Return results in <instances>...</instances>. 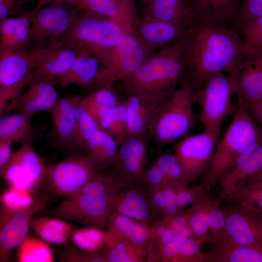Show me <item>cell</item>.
Instances as JSON below:
<instances>
[{
	"instance_id": "obj_48",
	"label": "cell",
	"mask_w": 262,
	"mask_h": 262,
	"mask_svg": "<svg viewBox=\"0 0 262 262\" xmlns=\"http://www.w3.org/2000/svg\"><path fill=\"white\" fill-rule=\"evenodd\" d=\"M117 107V118L108 133L114 137L119 146L129 137L128 117L125 99H119Z\"/></svg>"
},
{
	"instance_id": "obj_53",
	"label": "cell",
	"mask_w": 262,
	"mask_h": 262,
	"mask_svg": "<svg viewBox=\"0 0 262 262\" xmlns=\"http://www.w3.org/2000/svg\"><path fill=\"white\" fill-rule=\"evenodd\" d=\"M203 187L202 184L190 188L186 186L181 187L175 194L174 201L176 204L182 208L191 205Z\"/></svg>"
},
{
	"instance_id": "obj_5",
	"label": "cell",
	"mask_w": 262,
	"mask_h": 262,
	"mask_svg": "<svg viewBox=\"0 0 262 262\" xmlns=\"http://www.w3.org/2000/svg\"><path fill=\"white\" fill-rule=\"evenodd\" d=\"M130 28L81 10L62 41L79 55H91L104 66Z\"/></svg>"
},
{
	"instance_id": "obj_10",
	"label": "cell",
	"mask_w": 262,
	"mask_h": 262,
	"mask_svg": "<svg viewBox=\"0 0 262 262\" xmlns=\"http://www.w3.org/2000/svg\"><path fill=\"white\" fill-rule=\"evenodd\" d=\"M99 171L86 154L75 153L47 166L43 182L50 192L66 198L79 191Z\"/></svg>"
},
{
	"instance_id": "obj_43",
	"label": "cell",
	"mask_w": 262,
	"mask_h": 262,
	"mask_svg": "<svg viewBox=\"0 0 262 262\" xmlns=\"http://www.w3.org/2000/svg\"><path fill=\"white\" fill-rule=\"evenodd\" d=\"M183 186L186 185L182 182H170L161 189L149 195L150 206L157 220H159V218L164 209L174 201L177 191Z\"/></svg>"
},
{
	"instance_id": "obj_47",
	"label": "cell",
	"mask_w": 262,
	"mask_h": 262,
	"mask_svg": "<svg viewBox=\"0 0 262 262\" xmlns=\"http://www.w3.org/2000/svg\"><path fill=\"white\" fill-rule=\"evenodd\" d=\"M30 190L12 187L2 197V206L13 211H18L30 206L34 201Z\"/></svg>"
},
{
	"instance_id": "obj_12",
	"label": "cell",
	"mask_w": 262,
	"mask_h": 262,
	"mask_svg": "<svg viewBox=\"0 0 262 262\" xmlns=\"http://www.w3.org/2000/svg\"><path fill=\"white\" fill-rule=\"evenodd\" d=\"M219 136L204 131L186 136L176 145L174 153L182 167L187 186L207 169Z\"/></svg>"
},
{
	"instance_id": "obj_45",
	"label": "cell",
	"mask_w": 262,
	"mask_h": 262,
	"mask_svg": "<svg viewBox=\"0 0 262 262\" xmlns=\"http://www.w3.org/2000/svg\"><path fill=\"white\" fill-rule=\"evenodd\" d=\"M207 211L211 238L210 243H212L224 235L226 215L224 209L215 205L210 196L207 201Z\"/></svg>"
},
{
	"instance_id": "obj_58",
	"label": "cell",
	"mask_w": 262,
	"mask_h": 262,
	"mask_svg": "<svg viewBox=\"0 0 262 262\" xmlns=\"http://www.w3.org/2000/svg\"><path fill=\"white\" fill-rule=\"evenodd\" d=\"M78 0H37L36 7L44 6L48 4L59 2H66L75 4Z\"/></svg>"
},
{
	"instance_id": "obj_24",
	"label": "cell",
	"mask_w": 262,
	"mask_h": 262,
	"mask_svg": "<svg viewBox=\"0 0 262 262\" xmlns=\"http://www.w3.org/2000/svg\"><path fill=\"white\" fill-rule=\"evenodd\" d=\"M78 95L59 97L50 112L52 143L67 148L73 134L78 107L82 99Z\"/></svg>"
},
{
	"instance_id": "obj_39",
	"label": "cell",
	"mask_w": 262,
	"mask_h": 262,
	"mask_svg": "<svg viewBox=\"0 0 262 262\" xmlns=\"http://www.w3.org/2000/svg\"><path fill=\"white\" fill-rule=\"evenodd\" d=\"M17 258L20 262H52L53 253L47 242L28 236L17 247Z\"/></svg>"
},
{
	"instance_id": "obj_46",
	"label": "cell",
	"mask_w": 262,
	"mask_h": 262,
	"mask_svg": "<svg viewBox=\"0 0 262 262\" xmlns=\"http://www.w3.org/2000/svg\"><path fill=\"white\" fill-rule=\"evenodd\" d=\"M262 16V0H243L234 21L233 29L237 32L248 22Z\"/></svg>"
},
{
	"instance_id": "obj_55",
	"label": "cell",
	"mask_w": 262,
	"mask_h": 262,
	"mask_svg": "<svg viewBox=\"0 0 262 262\" xmlns=\"http://www.w3.org/2000/svg\"><path fill=\"white\" fill-rule=\"evenodd\" d=\"M118 115L117 104L112 107L100 120L98 125L100 130L107 132L115 121Z\"/></svg>"
},
{
	"instance_id": "obj_61",
	"label": "cell",
	"mask_w": 262,
	"mask_h": 262,
	"mask_svg": "<svg viewBox=\"0 0 262 262\" xmlns=\"http://www.w3.org/2000/svg\"><path fill=\"white\" fill-rule=\"evenodd\" d=\"M19 0L22 5H24L25 4H26L27 3H29L33 1H35V0L37 1V0Z\"/></svg>"
},
{
	"instance_id": "obj_51",
	"label": "cell",
	"mask_w": 262,
	"mask_h": 262,
	"mask_svg": "<svg viewBox=\"0 0 262 262\" xmlns=\"http://www.w3.org/2000/svg\"><path fill=\"white\" fill-rule=\"evenodd\" d=\"M79 249V248H78ZM61 261L68 262H107L103 250L95 254L75 248H67L60 256Z\"/></svg>"
},
{
	"instance_id": "obj_35",
	"label": "cell",
	"mask_w": 262,
	"mask_h": 262,
	"mask_svg": "<svg viewBox=\"0 0 262 262\" xmlns=\"http://www.w3.org/2000/svg\"><path fill=\"white\" fill-rule=\"evenodd\" d=\"M31 228L41 239L57 244H66L74 230L65 220L53 217H33Z\"/></svg>"
},
{
	"instance_id": "obj_8",
	"label": "cell",
	"mask_w": 262,
	"mask_h": 262,
	"mask_svg": "<svg viewBox=\"0 0 262 262\" xmlns=\"http://www.w3.org/2000/svg\"><path fill=\"white\" fill-rule=\"evenodd\" d=\"M157 49L144 42L132 29L115 47L107 63L100 66L91 85L95 90L112 87L134 73L157 53Z\"/></svg>"
},
{
	"instance_id": "obj_28",
	"label": "cell",
	"mask_w": 262,
	"mask_h": 262,
	"mask_svg": "<svg viewBox=\"0 0 262 262\" xmlns=\"http://www.w3.org/2000/svg\"><path fill=\"white\" fill-rule=\"evenodd\" d=\"M206 242H210V237H191L171 242L160 251L158 262H208L207 253L200 252Z\"/></svg>"
},
{
	"instance_id": "obj_40",
	"label": "cell",
	"mask_w": 262,
	"mask_h": 262,
	"mask_svg": "<svg viewBox=\"0 0 262 262\" xmlns=\"http://www.w3.org/2000/svg\"><path fill=\"white\" fill-rule=\"evenodd\" d=\"M75 246L86 253L95 254L106 248L105 231L94 227L74 229L70 237Z\"/></svg>"
},
{
	"instance_id": "obj_27",
	"label": "cell",
	"mask_w": 262,
	"mask_h": 262,
	"mask_svg": "<svg viewBox=\"0 0 262 262\" xmlns=\"http://www.w3.org/2000/svg\"><path fill=\"white\" fill-rule=\"evenodd\" d=\"M212 244L208 262H262V247L237 244L224 236Z\"/></svg>"
},
{
	"instance_id": "obj_60",
	"label": "cell",
	"mask_w": 262,
	"mask_h": 262,
	"mask_svg": "<svg viewBox=\"0 0 262 262\" xmlns=\"http://www.w3.org/2000/svg\"><path fill=\"white\" fill-rule=\"evenodd\" d=\"M246 184L262 185V172Z\"/></svg>"
},
{
	"instance_id": "obj_44",
	"label": "cell",
	"mask_w": 262,
	"mask_h": 262,
	"mask_svg": "<svg viewBox=\"0 0 262 262\" xmlns=\"http://www.w3.org/2000/svg\"><path fill=\"white\" fill-rule=\"evenodd\" d=\"M154 163L161 170L169 182H182L186 185L182 167L174 153L168 151L163 153Z\"/></svg>"
},
{
	"instance_id": "obj_2",
	"label": "cell",
	"mask_w": 262,
	"mask_h": 262,
	"mask_svg": "<svg viewBox=\"0 0 262 262\" xmlns=\"http://www.w3.org/2000/svg\"><path fill=\"white\" fill-rule=\"evenodd\" d=\"M123 182L114 169L100 170L79 191L46 214L103 229L114 211L115 197Z\"/></svg>"
},
{
	"instance_id": "obj_23",
	"label": "cell",
	"mask_w": 262,
	"mask_h": 262,
	"mask_svg": "<svg viewBox=\"0 0 262 262\" xmlns=\"http://www.w3.org/2000/svg\"><path fill=\"white\" fill-rule=\"evenodd\" d=\"M187 28L179 24L144 15L137 18L133 30L146 44L158 48L180 42L185 36Z\"/></svg>"
},
{
	"instance_id": "obj_62",
	"label": "cell",
	"mask_w": 262,
	"mask_h": 262,
	"mask_svg": "<svg viewBox=\"0 0 262 262\" xmlns=\"http://www.w3.org/2000/svg\"><path fill=\"white\" fill-rule=\"evenodd\" d=\"M143 2L147 3H148L152 0H141Z\"/></svg>"
},
{
	"instance_id": "obj_49",
	"label": "cell",
	"mask_w": 262,
	"mask_h": 262,
	"mask_svg": "<svg viewBox=\"0 0 262 262\" xmlns=\"http://www.w3.org/2000/svg\"><path fill=\"white\" fill-rule=\"evenodd\" d=\"M245 47L250 49L262 48V16L247 23L242 29Z\"/></svg>"
},
{
	"instance_id": "obj_25",
	"label": "cell",
	"mask_w": 262,
	"mask_h": 262,
	"mask_svg": "<svg viewBox=\"0 0 262 262\" xmlns=\"http://www.w3.org/2000/svg\"><path fill=\"white\" fill-rule=\"evenodd\" d=\"M107 223L108 228L105 230L106 248L120 241L128 240L147 250L149 226L115 211L110 215Z\"/></svg>"
},
{
	"instance_id": "obj_1",
	"label": "cell",
	"mask_w": 262,
	"mask_h": 262,
	"mask_svg": "<svg viewBox=\"0 0 262 262\" xmlns=\"http://www.w3.org/2000/svg\"><path fill=\"white\" fill-rule=\"evenodd\" d=\"M184 66L195 90L220 73H236L246 48L238 32L200 20L189 27L182 39Z\"/></svg>"
},
{
	"instance_id": "obj_37",
	"label": "cell",
	"mask_w": 262,
	"mask_h": 262,
	"mask_svg": "<svg viewBox=\"0 0 262 262\" xmlns=\"http://www.w3.org/2000/svg\"><path fill=\"white\" fill-rule=\"evenodd\" d=\"M119 101L112 87L102 88L82 98L81 103L99 124L100 120Z\"/></svg>"
},
{
	"instance_id": "obj_29",
	"label": "cell",
	"mask_w": 262,
	"mask_h": 262,
	"mask_svg": "<svg viewBox=\"0 0 262 262\" xmlns=\"http://www.w3.org/2000/svg\"><path fill=\"white\" fill-rule=\"evenodd\" d=\"M201 18L214 25L230 28L243 0H191Z\"/></svg>"
},
{
	"instance_id": "obj_3",
	"label": "cell",
	"mask_w": 262,
	"mask_h": 262,
	"mask_svg": "<svg viewBox=\"0 0 262 262\" xmlns=\"http://www.w3.org/2000/svg\"><path fill=\"white\" fill-rule=\"evenodd\" d=\"M231 122L217 142L202 184L211 190L233 168L240 156L262 139V129L238 100Z\"/></svg>"
},
{
	"instance_id": "obj_22",
	"label": "cell",
	"mask_w": 262,
	"mask_h": 262,
	"mask_svg": "<svg viewBox=\"0 0 262 262\" xmlns=\"http://www.w3.org/2000/svg\"><path fill=\"white\" fill-rule=\"evenodd\" d=\"M114 211L150 227L158 220L150 206L149 192L141 183H123L115 197Z\"/></svg>"
},
{
	"instance_id": "obj_11",
	"label": "cell",
	"mask_w": 262,
	"mask_h": 262,
	"mask_svg": "<svg viewBox=\"0 0 262 262\" xmlns=\"http://www.w3.org/2000/svg\"><path fill=\"white\" fill-rule=\"evenodd\" d=\"M34 63L27 48L0 50V115L32 80Z\"/></svg>"
},
{
	"instance_id": "obj_26",
	"label": "cell",
	"mask_w": 262,
	"mask_h": 262,
	"mask_svg": "<svg viewBox=\"0 0 262 262\" xmlns=\"http://www.w3.org/2000/svg\"><path fill=\"white\" fill-rule=\"evenodd\" d=\"M144 15L187 29L202 19L191 0H152Z\"/></svg>"
},
{
	"instance_id": "obj_19",
	"label": "cell",
	"mask_w": 262,
	"mask_h": 262,
	"mask_svg": "<svg viewBox=\"0 0 262 262\" xmlns=\"http://www.w3.org/2000/svg\"><path fill=\"white\" fill-rule=\"evenodd\" d=\"M27 49L34 63V74L52 82L64 74L79 56L62 40Z\"/></svg>"
},
{
	"instance_id": "obj_52",
	"label": "cell",
	"mask_w": 262,
	"mask_h": 262,
	"mask_svg": "<svg viewBox=\"0 0 262 262\" xmlns=\"http://www.w3.org/2000/svg\"><path fill=\"white\" fill-rule=\"evenodd\" d=\"M19 0H0V20L9 17L28 16L31 10L23 7Z\"/></svg>"
},
{
	"instance_id": "obj_41",
	"label": "cell",
	"mask_w": 262,
	"mask_h": 262,
	"mask_svg": "<svg viewBox=\"0 0 262 262\" xmlns=\"http://www.w3.org/2000/svg\"><path fill=\"white\" fill-rule=\"evenodd\" d=\"M107 262H147V250L132 242L124 240L103 250Z\"/></svg>"
},
{
	"instance_id": "obj_50",
	"label": "cell",
	"mask_w": 262,
	"mask_h": 262,
	"mask_svg": "<svg viewBox=\"0 0 262 262\" xmlns=\"http://www.w3.org/2000/svg\"><path fill=\"white\" fill-rule=\"evenodd\" d=\"M170 182L161 170L153 163L146 167L140 183L147 188L150 195Z\"/></svg>"
},
{
	"instance_id": "obj_54",
	"label": "cell",
	"mask_w": 262,
	"mask_h": 262,
	"mask_svg": "<svg viewBox=\"0 0 262 262\" xmlns=\"http://www.w3.org/2000/svg\"><path fill=\"white\" fill-rule=\"evenodd\" d=\"M189 211L188 209L171 217L164 218L171 229L178 231L189 227Z\"/></svg>"
},
{
	"instance_id": "obj_13",
	"label": "cell",
	"mask_w": 262,
	"mask_h": 262,
	"mask_svg": "<svg viewBox=\"0 0 262 262\" xmlns=\"http://www.w3.org/2000/svg\"><path fill=\"white\" fill-rule=\"evenodd\" d=\"M48 203V198L42 196L22 210L13 211L2 206L0 219V262H7L11 251L28 236L33 215L44 210Z\"/></svg>"
},
{
	"instance_id": "obj_16",
	"label": "cell",
	"mask_w": 262,
	"mask_h": 262,
	"mask_svg": "<svg viewBox=\"0 0 262 262\" xmlns=\"http://www.w3.org/2000/svg\"><path fill=\"white\" fill-rule=\"evenodd\" d=\"M224 209L226 215L224 236L242 245L262 247V213L239 205Z\"/></svg>"
},
{
	"instance_id": "obj_21",
	"label": "cell",
	"mask_w": 262,
	"mask_h": 262,
	"mask_svg": "<svg viewBox=\"0 0 262 262\" xmlns=\"http://www.w3.org/2000/svg\"><path fill=\"white\" fill-rule=\"evenodd\" d=\"M172 95L139 94L126 98L129 136H146L158 111Z\"/></svg>"
},
{
	"instance_id": "obj_14",
	"label": "cell",
	"mask_w": 262,
	"mask_h": 262,
	"mask_svg": "<svg viewBox=\"0 0 262 262\" xmlns=\"http://www.w3.org/2000/svg\"><path fill=\"white\" fill-rule=\"evenodd\" d=\"M46 167L32 143H27L13 152L0 174L12 187L31 190L43 182Z\"/></svg>"
},
{
	"instance_id": "obj_38",
	"label": "cell",
	"mask_w": 262,
	"mask_h": 262,
	"mask_svg": "<svg viewBox=\"0 0 262 262\" xmlns=\"http://www.w3.org/2000/svg\"><path fill=\"white\" fill-rule=\"evenodd\" d=\"M209 196L203 187L188 208L189 227L193 238L210 237L208 234L210 230L207 211V201Z\"/></svg>"
},
{
	"instance_id": "obj_9",
	"label": "cell",
	"mask_w": 262,
	"mask_h": 262,
	"mask_svg": "<svg viewBox=\"0 0 262 262\" xmlns=\"http://www.w3.org/2000/svg\"><path fill=\"white\" fill-rule=\"evenodd\" d=\"M75 4L59 2L31 10L27 49L61 41L81 12Z\"/></svg>"
},
{
	"instance_id": "obj_31",
	"label": "cell",
	"mask_w": 262,
	"mask_h": 262,
	"mask_svg": "<svg viewBox=\"0 0 262 262\" xmlns=\"http://www.w3.org/2000/svg\"><path fill=\"white\" fill-rule=\"evenodd\" d=\"M32 118L19 113H11L0 120V139L23 145L32 143L39 136L31 125Z\"/></svg>"
},
{
	"instance_id": "obj_33",
	"label": "cell",
	"mask_w": 262,
	"mask_h": 262,
	"mask_svg": "<svg viewBox=\"0 0 262 262\" xmlns=\"http://www.w3.org/2000/svg\"><path fill=\"white\" fill-rule=\"evenodd\" d=\"M29 15L0 20V50L27 48L31 26Z\"/></svg>"
},
{
	"instance_id": "obj_6",
	"label": "cell",
	"mask_w": 262,
	"mask_h": 262,
	"mask_svg": "<svg viewBox=\"0 0 262 262\" xmlns=\"http://www.w3.org/2000/svg\"><path fill=\"white\" fill-rule=\"evenodd\" d=\"M194 92L189 77L183 78L158 111L147 132L158 148L186 136L193 127Z\"/></svg>"
},
{
	"instance_id": "obj_17",
	"label": "cell",
	"mask_w": 262,
	"mask_h": 262,
	"mask_svg": "<svg viewBox=\"0 0 262 262\" xmlns=\"http://www.w3.org/2000/svg\"><path fill=\"white\" fill-rule=\"evenodd\" d=\"M236 95L246 109L262 100V48L250 49L240 58Z\"/></svg>"
},
{
	"instance_id": "obj_56",
	"label": "cell",
	"mask_w": 262,
	"mask_h": 262,
	"mask_svg": "<svg viewBox=\"0 0 262 262\" xmlns=\"http://www.w3.org/2000/svg\"><path fill=\"white\" fill-rule=\"evenodd\" d=\"M13 142L0 139V169L6 164L13 154Z\"/></svg>"
},
{
	"instance_id": "obj_18",
	"label": "cell",
	"mask_w": 262,
	"mask_h": 262,
	"mask_svg": "<svg viewBox=\"0 0 262 262\" xmlns=\"http://www.w3.org/2000/svg\"><path fill=\"white\" fill-rule=\"evenodd\" d=\"M59 97L53 82L34 74L27 89L9 103L3 115L19 113L33 118L39 112H50Z\"/></svg>"
},
{
	"instance_id": "obj_42",
	"label": "cell",
	"mask_w": 262,
	"mask_h": 262,
	"mask_svg": "<svg viewBox=\"0 0 262 262\" xmlns=\"http://www.w3.org/2000/svg\"><path fill=\"white\" fill-rule=\"evenodd\" d=\"M225 201L262 213V185H246Z\"/></svg>"
},
{
	"instance_id": "obj_15",
	"label": "cell",
	"mask_w": 262,
	"mask_h": 262,
	"mask_svg": "<svg viewBox=\"0 0 262 262\" xmlns=\"http://www.w3.org/2000/svg\"><path fill=\"white\" fill-rule=\"evenodd\" d=\"M262 172V139L244 151L231 170L220 180L218 194L214 200L215 205L220 206Z\"/></svg>"
},
{
	"instance_id": "obj_20",
	"label": "cell",
	"mask_w": 262,
	"mask_h": 262,
	"mask_svg": "<svg viewBox=\"0 0 262 262\" xmlns=\"http://www.w3.org/2000/svg\"><path fill=\"white\" fill-rule=\"evenodd\" d=\"M147 155L146 136H129L119 146L113 165L120 180L127 183H140L147 167Z\"/></svg>"
},
{
	"instance_id": "obj_59",
	"label": "cell",
	"mask_w": 262,
	"mask_h": 262,
	"mask_svg": "<svg viewBox=\"0 0 262 262\" xmlns=\"http://www.w3.org/2000/svg\"><path fill=\"white\" fill-rule=\"evenodd\" d=\"M118 2L127 6L133 11H136L135 0H115Z\"/></svg>"
},
{
	"instance_id": "obj_4",
	"label": "cell",
	"mask_w": 262,
	"mask_h": 262,
	"mask_svg": "<svg viewBox=\"0 0 262 262\" xmlns=\"http://www.w3.org/2000/svg\"><path fill=\"white\" fill-rule=\"evenodd\" d=\"M183 66L181 40L163 47L131 75L117 82V88L126 98L139 94H172Z\"/></svg>"
},
{
	"instance_id": "obj_7",
	"label": "cell",
	"mask_w": 262,
	"mask_h": 262,
	"mask_svg": "<svg viewBox=\"0 0 262 262\" xmlns=\"http://www.w3.org/2000/svg\"><path fill=\"white\" fill-rule=\"evenodd\" d=\"M236 73H220L195 90L194 100L199 106L198 118L204 131L220 135L224 119L234 110L231 101L236 95Z\"/></svg>"
},
{
	"instance_id": "obj_34",
	"label": "cell",
	"mask_w": 262,
	"mask_h": 262,
	"mask_svg": "<svg viewBox=\"0 0 262 262\" xmlns=\"http://www.w3.org/2000/svg\"><path fill=\"white\" fill-rule=\"evenodd\" d=\"M100 66L99 60L94 56L79 55L69 68L58 78L57 82L63 88L72 84L91 85L98 74Z\"/></svg>"
},
{
	"instance_id": "obj_32",
	"label": "cell",
	"mask_w": 262,
	"mask_h": 262,
	"mask_svg": "<svg viewBox=\"0 0 262 262\" xmlns=\"http://www.w3.org/2000/svg\"><path fill=\"white\" fill-rule=\"evenodd\" d=\"M118 147L114 137L99 129L88 141L84 150L87 156L100 171L113 166Z\"/></svg>"
},
{
	"instance_id": "obj_30",
	"label": "cell",
	"mask_w": 262,
	"mask_h": 262,
	"mask_svg": "<svg viewBox=\"0 0 262 262\" xmlns=\"http://www.w3.org/2000/svg\"><path fill=\"white\" fill-rule=\"evenodd\" d=\"M86 11L133 28L137 18L136 12L115 0H78L75 3Z\"/></svg>"
},
{
	"instance_id": "obj_36",
	"label": "cell",
	"mask_w": 262,
	"mask_h": 262,
	"mask_svg": "<svg viewBox=\"0 0 262 262\" xmlns=\"http://www.w3.org/2000/svg\"><path fill=\"white\" fill-rule=\"evenodd\" d=\"M81 102L77 111L74 131L67 147L70 149H84L88 141L99 129L97 122Z\"/></svg>"
},
{
	"instance_id": "obj_57",
	"label": "cell",
	"mask_w": 262,
	"mask_h": 262,
	"mask_svg": "<svg viewBox=\"0 0 262 262\" xmlns=\"http://www.w3.org/2000/svg\"><path fill=\"white\" fill-rule=\"evenodd\" d=\"M246 110L262 129V100Z\"/></svg>"
}]
</instances>
